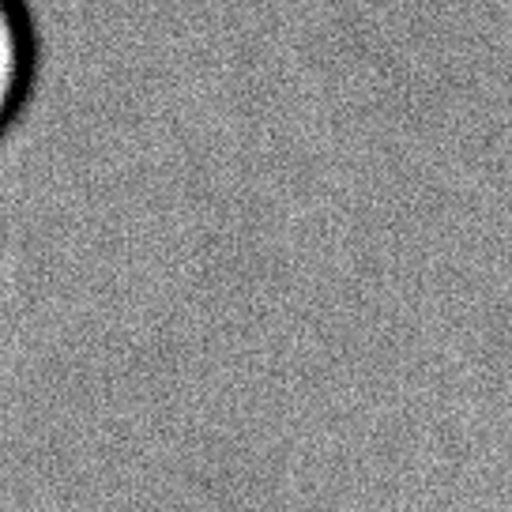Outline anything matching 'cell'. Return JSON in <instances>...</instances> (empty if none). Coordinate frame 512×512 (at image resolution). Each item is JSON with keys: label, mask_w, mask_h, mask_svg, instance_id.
I'll return each instance as SVG.
<instances>
[{"label": "cell", "mask_w": 512, "mask_h": 512, "mask_svg": "<svg viewBox=\"0 0 512 512\" xmlns=\"http://www.w3.org/2000/svg\"><path fill=\"white\" fill-rule=\"evenodd\" d=\"M38 80V23L31 0H0V136L27 110Z\"/></svg>", "instance_id": "6da1fadb"}]
</instances>
